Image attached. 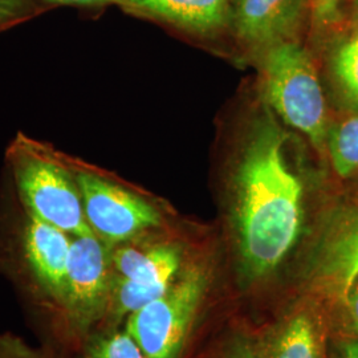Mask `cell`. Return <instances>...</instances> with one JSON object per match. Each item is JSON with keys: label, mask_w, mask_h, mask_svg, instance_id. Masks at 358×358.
<instances>
[{"label": "cell", "mask_w": 358, "mask_h": 358, "mask_svg": "<svg viewBox=\"0 0 358 358\" xmlns=\"http://www.w3.org/2000/svg\"><path fill=\"white\" fill-rule=\"evenodd\" d=\"M285 143V131L267 110L250 130L234 174L231 223L244 287L272 276L303 232L304 186Z\"/></svg>", "instance_id": "1"}, {"label": "cell", "mask_w": 358, "mask_h": 358, "mask_svg": "<svg viewBox=\"0 0 358 358\" xmlns=\"http://www.w3.org/2000/svg\"><path fill=\"white\" fill-rule=\"evenodd\" d=\"M6 161L26 213L71 236L92 234L64 152L20 131L8 143Z\"/></svg>", "instance_id": "2"}, {"label": "cell", "mask_w": 358, "mask_h": 358, "mask_svg": "<svg viewBox=\"0 0 358 358\" xmlns=\"http://www.w3.org/2000/svg\"><path fill=\"white\" fill-rule=\"evenodd\" d=\"M263 88L269 106L282 121L327 153L329 124L320 80L309 53L296 40L262 52Z\"/></svg>", "instance_id": "3"}, {"label": "cell", "mask_w": 358, "mask_h": 358, "mask_svg": "<svg viewBox=\"0 0 358 358\" xmlns=\"http://www.w3.org/2000/svg\"><path fill=\"white\" fill-rule=\"evenodd\" d=\"M155 232L112 248V294L100 329L125 322L131 313L165 294L185 268L187 262L182 245L157 238Z\"/></svg>", "instance_id": "4"}, {"label": "cell", "mask_w": 358, "mask_h": 358, "mask_svg": "<svg viewBox=\"0 0 358 358\" xmlns=\"http://www.w3.org/2000/svg\"><path fill=\"white\" fill-rule=\"evenodd\" d=\"M211 269L187 262L166 292L131 313L125 329L148 358H180L211 287Z\"/></svg>", "instance_id": "5"}, {"label": "cell", "mask_w": 358, "mask_h": 358, "mask_svg": "<svg viewBox=\"0 0 358 358\" xmlns=\"http://www.w3.org/2000/svg\"><path fill=\"white\" fill-rule=\"evenodd\" d=\"M81 194L90 231L113 248L165 226L159 207L100 169L65 153Z\"/></svg>", "instance_id": "6"}, {"label": "cell", "mask_w": 358, "mask_h": 358, "mask_svg": "<svg viewBox=\"0 0 358 358\" xmlns=\"http://www.w3.org/2000/svg\"><path fill=\"white\" fill-rule=\"evenodd\" d=\"M358 280V199L329 208L321 217L299 271L303 294L329 306Z\"/></svg>", "instance_id": "7"}, {"label": "cell", "mask_w": 358, "mask_h": 358, "mask_svg": "<svg viewBox=\"0 0 358 358\" xmlns=\"http://www.w3.org/2000/svg\"><path fill=\"white\" fill-rule=\"evenodd\" d=\"M113 284L112 248L93 232L71 238L60 315L73 343L101 328Z\"/></svg>", "instance_id": "8"}, {"label": "cell", "mask_w": 358, "mask_h": 358, "mask_svg": "<svg viewBox=\"0 0 358 358\" xmlns=\"http://www.w3.org/2000/svg\"><path fill=\"white\" fill-rule=\"evenodd\" d=\"M71 235L26 213L22 231V255L38 292L60 312L71 250Z\"/></svg>", "instance_id": "9"}, {"label": "cell", "mask_w": 358, "mask_h": 358, "mask_svg": "<svg viewBox=\"0 0 358 358\" xmlns=\"http://www.w3.org/2000/svg\"><path fill=\"white\" fill-rule=\"evenodd\" d=\"M329 329L320 300L301 294L262 334L263 358H327Z\"/></svg>", "instance_id": "10"}, {"label": "cell", "mask_w": 358, "mask_h": 358, "mask_svg": "<svg viewBox=\"0 0 358 358\" xmlns=\"http://www.w3.org/2000/svg\"><path fill=\"white\" fill-rule=\"evenodd\" d=\"M310 0H235L232 20L238 38L256 51L294 40Z\"/></svg>", "instance_id": "11"}, {"label": "cell", "mask_w": 358, "mask_h": 358, "mask_svg": "<svg viewBox=\"0 0 358 358\" xmlns=\"http://www.w3.org/2000/svg\"><path fill=\"white\" fill-rule=\"evenodd\" d=\"M125 11L194 34H211L224 26L231 0H115Z\"/></svg>", "instance_id": "12"}, {"label": "cell", "mask_w": 358, "mask_h": 358, "mask_svg": "<svg viewBox=\"0 0 358 358\" xmlns=\"http://www.w3.org/2000/svg\"><path fill=\"white\" fill-rule=\"evenodd\" d=\"M327 152L338 177L358 176V113L346 117L329 129Z\"/></svg>", "instance_id": "13"}, {"label": "cell", "mask_w": 358, "mask_h": 358, "mask_svg": "<svg viewBox=\"0 0 358 358\" xmlns=\"http://www.w3.org/2000/svg\"><path fill=\"white\" fill-rule=\"evenodd\" d=\"M80 346V358H148L125 327L94 331Z\"/></svg>", "instance_id": "14"}, {"label": "cell", "mask_w": 358, "mask_h": 358, "mask_svg": "<svg viewBox=\"0 0 358 358\" xmlns=\"http://www.w3.org/2000/svg\"><path fill=\"white\" fill-rule=\"evenodd\" d=\"M329 333L340 338H358V280L338 301L324 306Z\"/></svg>", "instance_id": "15"}, {"label": "cell", "mask_w": 358, "mask_h": 358, "mask_svg": "<svg viewBox=\"0 0 358 358\" xmlns=\"http://www.w3.org/2000/svg\"><path fill=\"white\" fill-rule=\"evenodd\" d=\"M333 68L343 96L358 110V35L338 48Z\"/></svg>", "instance_id": "16"}, {"label": "cell", "mask_w": 358, "mask_h": 358, "mask_svg": "<svg viewBox=\"0 0 358 358\" xmlns=\"http://www.w3.org/2000/svg\"><path fill=\"white\" fill-rule=\"evenodd\" d=\"M52 10L41 0H0V34L26 24Z\"/></svg>", "instance_id": "17"}, {"label": "cell", "mask_w": 358, "mask_h": 358, "mask_svg": "<svg viewBox=\"0 0 358 358\" xmlns=\"http://www.w3.org/2000/svg\"><path fill=\"white\" fill-rule=\"evenodd\" d=\"M217 358H263L262 336L244 329L231 333Z\"/></svg>", "instance_id": "18"}, {"label": "cell", "mask_w": 358, "mask_h": 358, "mask_svg": "<svg viewBox=\"0 0 358 358\" xmlns=\"http://www.w3.org/2000/svg\"><path fill=\"white\" fill-rule=\"evenodd\" d=\"M0 358H47L41 350L13 333H0Z\"/></svg>", "instance_id": "19"}, {"label": "cell", "mask_w": 358, "mask_h": 358, "mask_svg": "<svg viewBox=\"0 0 358 358\" xmlns=\"http://www.w3.org/2000/svg\"><path fill=\"white\" fill-rule=\"evenodd\" d=\"M341 0H310V19L316 31H324L338 19Z\"/></svg>", "instance_id": "20"}, {"label": "cell", "mask_w": 358, "mask_h": 358, "mask_svg": "<svg viewBox=\"0 0 358 358\" xmlns=\"http://www.w3.org/2000/svg\"><path fill=\"white\" fill-rule=\"evenodd\" d=\"M51 6L52 8L56 7H71L83 11H93L105 8L108 6H115V0H41Z\"/></svg>", "instance_id": "21"}, {"label": "cell", "mask_w": 358, "mask_h": 358, "mask_svg": "<svg viewBox=\"0 0 358 358\" xmlns=\"http://www.w3.org/2000/svg\"><path fill=\"white\" fill-rule=\"evenodd\" d=\"M332 358H358V338H340L331 340Z\"/></svg>", "instance_id": "22"}]
</instances>
